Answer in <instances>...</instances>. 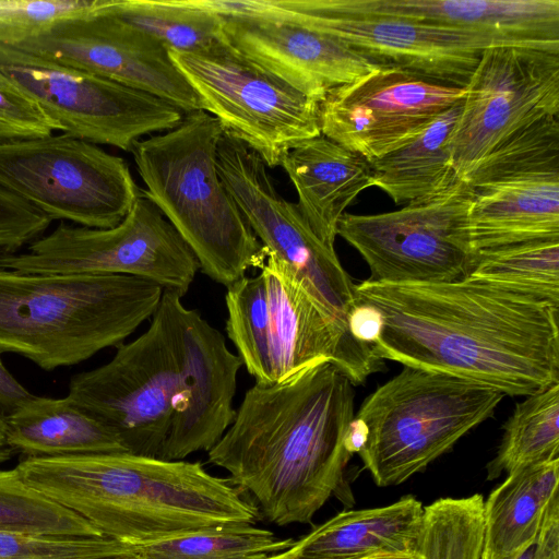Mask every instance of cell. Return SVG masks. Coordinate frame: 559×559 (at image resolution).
I'll use <instances>...</instances> for the list:
<instances>
[{
	"label": "cell",
	"instance_id": "obj_41",
	"mask_svg": "<svg viewBox=\"0 0 559 559\" xmlns=\"http://www.w3.org/2000/svg\"><path fill=\"white\" fill-rule=\"evenodd\" d=\"M14 452L7 441V425L3 416L0 415V464L12 459Z\"/></svg>",
	"mask_w": 559,
	"mask_h": 559
},
{
	"label": "cell",
	"instance_id": "obj_5",
	"mask_svg": "<svg viewBox=\"0 0 559 559\" xmlns=\"http://www.w3.org/2000/svg\"><path fill=\"white\" fill-rule=\"evenodd\" d=\"M224 132L215 117L194 110L175 128L140 140L131 153L142 194L178 231L202 273L228 287L260 267L265 251L221 179Z\"/></svg>",
	"mask_w": 559,
	"mask_h": 559
},
{
	"label": "cell",
	"instance_id": "obj_11",
	"mask_svg": "<svg viewBox=\"0 0 559 559\" xmlns=\"http://www.w3.org/2000/svg\"><path fill=\"white\" fill-rule=\"evenodd\" d=\"M471 188L456 177L443 189L401 210L357 215L345 212L337 235L370 269L369 281L388 284L466 280L474 266L468 233Z\"/></svg>",
	"mask_w": 559,
	"mask_h": 559
},
{
	"label": "cell",
	"instance_id": "obj_6",
	"mask_svg": "<svg viewBox=\"0 0 559 559\" xmlns=\"http://www.w3.org/2000/svg\"><path fill=\"white\" fill-rule=\"evenodd\" d=\"M503 394L447 373L404 366L361 404L358 454L376 485L404 483L489 418Z\"/></svg>",
	"mask_w": 559,
	"mask_h": 559
},
{
	"label": "cell",
	"instance_id": "obj_26",
	"mask_svg": "<svg viewBox=\"0 0 559 559\" xmlns=\"http://www.w3.org/2000/svg\"><path fill=\"white\" fill-rule=\"evenodd\" d=\"M460 109L461 104L451 107L413 141L370 160L373 187L383 190L395 205L404 206L451 183L456 175L452 166L450 135Z\"/></svg>",
	"mask_w": 559,
	"mask_h": 559
},
{
	"label": "cell",
	"instance_id": "obj_36",
	"mask_svg": "<svg viewBox=\"0 0 559 559\" xmlns=\"http://www.w3.org/2000/svg\"><path fill=\"white\" fill-rule=\"evenodd\" d=\"M57 130L37 104L0 73V143L47 136Z\"/></svg>",
	"mask_w": 559,
	"mask_h": 559
},
{
	"label": "cell",
	"instance_id": "obj_40",
	"mask_svg": "<svg viewBox=\"0 0 559 559\" xmlns=\"http://www.w3.org/2000/svg\"><path fill=\"white\" fill-rule=\"evenodd\" d=\"M348 324L350 333L357 340L373 345L380 333L381 318L372 307L358 304L357 308L349 316Z\"/></svg>",
	"mask_w": 559,
	"mask_h": 559
},
{
	"label": "cell",
	"instance_id": "obj_21",
	"mask_svg": "<svg viewBox=\"0 0 559 559\" xmlns=\"http://www.w3.org/2000/svg\"><path fill=\"white\" fill-rule=\"evenodd\" d=\"M350 10L475 32L497 45L559 52V0H340Z\"/></svg>",
	"mask_w": 559,
	"mask_h": 559
},
{
	"label": "cell",
	"instance_id": "obj_3",
	"mask_svg": "<svg viewBox=\"0 0 559 559\" xmlns=\"http://www.w3.org/2000/svg\"><path fill=\"white\" fill-rule=\"evenodd\" d=\"M22 479L102 535L145 545L229 524H255L258 506L200 462L128 452L24 457Z\"/></svg>",
	"mask_w": 559,
	"mask_h": 559
},
{
	"label": "cell",
	"instance_id": "obj_35",
	"mask_svg": "<svg viewBox=\"0 0 559 559\" xmlns=\"http://www.w3.org/2000/svg\"><path fill=\"white\" fill-rule=\"evenodd\" d=\"M104 0H0V44L17 46L51 25L88 15Z\"/></svg>",
	"mask_w": 559,
	"mask_h": 559
},
{
	"label": "cell",
	"instance_id": "obj_1",
	"mask_svg": "<svg viewBox=\"0 0 559 559\" xmlns=\"http://www.w3.org/2000/svg\"><path fill=\"white\" fill-rule=\"evenodd\" d=\"M355 290L358 304L380 314L373 345L382 360L512 396L559 382V308L469 278L415 284L366 280Z\"/></svg>",
	"mask_w": 559,
	"mask_h": 559
},
{
	"label": "cell",
	"instance_id": "obj_20",
	"mask_svg": "<svg viewBox=\"0 0 559 559\" xmlns=\"http://www.w3.org/2000/svg\"><path fill=\"white\" fill-rule=\"evenodd\" d=\"M223 32L243 56L318 102L380 67L331 36L292 23L223 17Z\"/></svg>",
	"mask_w": 559,
	"mask_h": 559
},
{
	"label": "cell",
	"instance_id": "obj_44",
	"mask_svg": "<svg viewBox=\"0 0 559 559\" xmlns=\"http://www.w3.org/2000/svg\"><path fill=\"white\" fill-rule=\"evenodd\" d=\"M121 559H143V558H141V557H139V556H138V557H132V558H121Z\"/></svg>",
	"mask_w": 559,
	"mask_h": 559
},
{
	"label": "cell",
	"instance_id": "obj_18",
	"mask_svg": "<svg viewBox=\"0 0 559 559\" xmlns=\"http://www.w3.org/2000/svg\"><path fill=\"white\" fill-rule=\"evenodd\" d=\"M14 47L146 92L185 114L202 110L198 95L163 45L98 10L60 21Z\"/></svg>",
	"mask_w": 559,
	"mask_h": 559
},
{
	"label": "cell",
	"instance_id": "obj_16",
	"mask_svg": "<svg viewBox=\"0 0 559 559\" xmlns=\"http://www.w3.org/2000/svg\"><path fill=\"white\" fill-rule=\"evenodd\" d=\"M221 179L266 253L290 266L318 302L347 331L357 308L354 282L335 248L312 231L296 203L284 199L263 159L224 132L217 150Z\"/></svg>",
	"mask_w": 559,
	"mask_h": 559
},
{
	"label": "cell",
	"instance_id": "obj_37",
	"mask_svg": "<svg viewBox=\"0 0 559 559\" xmlns=\"http://www.w3.org/2000/svg\"><path fill=\"white\" fill-rule=\"evenodd\" d=\"M51 219L0 187V254L15 253L41 237Z\"/></svg>",
	"mask_w": 559,
	"mask_h": 559
},
{
	"label": "cell",
	"instance_id": "obj_38",
	"mask_svg": "<svg viewBox=\"0 0 559 559\" xmlns=\"http://www.w3.org/2000/svg\"><path fill=\"white\" fill-rule=\"evenodd\" d=\"M513 559H559V497L550 502L536 539Z\"/></svg>",
	"mask_w": 559,
	"mask_h": 559
},
{
	"label": "cell",
	"instance_id": "obj_10",
	"mask_svg": "<svg viewBox=\"0 0 559 559\" xmlns=\"http://www.w3.org/2000/svg\"><path fill=\"white\" fill-rule=\"evenodd\" d=\"M0 267L27 274L131 275L181 297L200 270L178 231L143 194L118 225L90 228L61 222L24 252L0 254Z\"/></svg>",
	"mask_w": 559,
	"mask_h": 559
},
{
	"label": "cell",
	"instance_id": "obj_42",
	"mask_svg": "<svg viewBox=\"0 0 559 559\" xmlns=\"http://www.w3.org/2000/svg\"><path fill=\"white\" fill-rule=\"evenodd\" d=\"M364 559H421L418 554H381Z\"/></svg>",
	"mask_w": 559,
	"mask_h": 559
},
{
	"label": "cell",
	"instance_id": "obj_13",
	"mask_svg": "<svg viewBox=\"0 0 559 559\" xmlns=\"http://www.w3.org/2000/svg\"><path fill=\"white\" fill-rule=\"evenodd\" d=\"M0 73L59 131L96 145L131 153L143 136L170 130L185 116L146 92L1 44Z\"/></svg>",
	"mask_w": 559,
	"mask_h": 559
},
{
	"label": "cell",
	"instance_id": "obj_32",
	"mask_svg": "<svg viewBox=\"0 0 559 559\" xmlns=\"http://www.w3.org/2000/svg\"><path fill=\"white\" fill-rule=\"evenodd\" d=\"M484 497L440 498L424 508L421 559H481Z\"/></svg>",
	"mask_w": 559,
	"mask_h": 559
},
{
	"label": "cell",
	"instance_id": "obj_25",
	"mask_svg": "<svg viewBox=\"0 0 559 559\" xmlns=\"http://www.w3.org/2000/svg\"><path fill=\"white\" fill-rule=\"evenodd\" d=\"M558 485L559 459L508 474L484 501L481 559H513L528 547L559 496Z\"/></svg>",
	"mask_w": 559,
	"mask_h": 559
},
{
	"label": "cell",
	"instance_id": "obj_27",
	"mask_svg": "<svg viewBox=\"0 0 559 559\" xmlns=\"http://www.w3.org/2000/svg\"><path fill=\"white\" fill-rule=\"evenodd\" d=\"M98 11L144 32L168 51H201L225 40L223 17L193 0H104Z\"/></svg>",
	"mask_w": 559,
	"mask_h": 559
},
{
	"label": "cell",
	"instance_id": "obj_43",
	"mask_svg": "<svg viewBox=\"0 0 559 559\" xmlns=\"http://www.w3.org/2000/svg\"><path fill=\"white\" fill-rule=\"evenodd\" d=\"M267 559H295L293 558L292 556H289L286 550L285 551H282V552H278V554H275L271 557H269Z\"/></svg>",
	"mask_w": 559,
	"mask_h": 559
},
{
	"label": "cell",
	"instance_id": "obj_7",
	"mask_svg": "<svg viewBox=\"0 0 559 559\" xmlns=\"http://www.w3.org/2000/svg\"><path fill=\"white\" fill-rule=\"evenodd\" d=\"M181 296L164 290L147 330L105 365L71 377L68 397L114 429L128 453L159 457L189 395Z\"/></svg>",
	"mask_w": 559,
	"mask_h": 559
},
{
	"label": "cell",
	"instance_id": "obj_15",
	"mask_svg": "<svg viewBox=\"0 0 559 559\" xmlns=\"http://www.w3.org/2000/svg\"><path fill=\"white\" fill-rule=\"evenodd\" d=\"M464 90L450 135L453 170L462 180L518 131L559 116V52L487 47Z\"/></svg>",
	"mask_w": 559,
	"mask_h": 559
},
{
	"label": "cell",
	"instance_id": "obj_4",
	"mask_svg": "<svg viewBox=\"0 0 559 559\" xmlns=\"http://www.w3.org/2000/svg\"><path fill=\"white\" fill-rule=\"evenodd\" d=\"M164 289L121 274H27L0 267V354L51 371L119 346L156 312Z\"/></svg>",
	"mask_w": 559,
	"mask_h": 559
},
{
	"label": "cell",
	"instance_id": "obj_29",
	"mask_svg": "<svg viewBox=\"0 0 559 559\" xmlns=\"http://www.w3.org/2000/svg\"><path fill=\"white\" fill-rule=\"evenodd\" d=\"M467 278L559 308V239L534 240L477 251Z\"/></svg>",
	"mask_w": 559,
	"mask_h": 559
},
{
	"label": "cell",
	"instance_id": "obj_30",
	"mask_svg": "<svg viewBox=\"0 0 559 559\" xmlns=\"http://www.w3.org/2000/svg\"><path fill=\"white\" fill-rule=\"evenodd\" d=\"M254 524H229L145 545H135L143 559H267L294 545Z\"/></svg>",
	"mask_w": 559,
	"mask_h": 559
},
{
	"label": "cell",
	"instance_id": "obj_39",
	"mask_svg": "<svg viewBox=\"0 0 559 559\" xmlns=\"http://www.w3.org/2000/svg\"><path fill=\"white\" fill-rule=\"evenodd\" d=\"M32 395L9 371L0 358V415L9 416Z\"/></svg>",
	"mask_w": 559,
	"mask_h": 559
},
{
	"label": "cell",
	"instance_id": "obj_14",
	"mask_svg": "<svg viewBox=\"0 0 559 559\" xmlns=\"http://www.w3.org/2000/svg\"><path fill=\"white\" fill-rule=\"evenodd\" d=\"M270 21L296 24L331 36L380 67H395L464 88L481 51L499 46L469 31L360 12L340 0H269Z\"/></svg>",
	"mask_w": 559,
	"mask_h": 559
},
{
	"label": "cell",
	"instance_id": "obj_34",
	"mask_svg": "<svg viewBox=\"0 0 559 559\" xmlns=\"http://www.w3.org/2000/svg\"><path fill=\"white\" fill-rule=\"evenodd\" d=\"M138 557L135 545L106 536L0 532V559H121Z\"/></svg>",
	"mask_w": 559,
	"mask_h": 559
},
{
	"label": "cell",
	"instance_id": "obj_12",
	"mask_svg": "<svg viewBox=\"0 0 559 559\" xmlns=\"http://www.w3.org/2000/svg\"><path fill=\"white\" fill-rule=\"evenodd\" d=\"M475 252L559 239V127L538 120L496 147L465 179Z\"/></svg>",
	"mask_w": 559,
	"mask_h": 559
},
{
	"label": "cell",
	"instance_id": "obj_24",
	"mask_svg": "<svg viewBox=\"0 0 559 559\" xmlns=\"http://www.w3.org/2000/svg\"><path fill=\"white\" fill-rule=\"evenodd\" d=\"M4 419L9 447L24 457L127 452L114 429L68 396L32 395Z\"/></svg>",
	"mask_w": 559,
	"mask_h": 559
},
{
	"label": "cell",
	"instance_id": "obj_8",
	"mask_svg": "<svg viewBox=\"0 0 559 559\" xmlns=\"http://www.w3.org/2000/svg\"><path fill=\"white\" fill-rule=\"evenodd\" d=\"M202 110L273 168L299 143L321 134L319 102L223 40L194 52L169 50Z\"/></svg>",
	"mask_w": 559,
	"mask_h": 559
},
{
	"label": "cell",
	"instance_id": "obj_28",
	"mask_svg": "<svg viewBox=\"0 0 559 559\" xmlns=\"http://www.w3.org/2000/svg\"><path fill=\"white\" fill-rule=\"evenodd\" d=\"M487 479L559 459V382L526 395L503 425Z\"/></svg>",
	"mask_w": 559,
	"mask_h": 559
},
{
	"label": "cell",
	"instance_id": "obj_17",
	"mask_svg": "<svg viewBox=\"0 0 559 559\" xmlns=\"http://www.w3.org/2000/svg\"><path fill=\"white\" fill-rule=\"evenodd\" d=\"M464 95V88L379 67L324 95L319 102L321 134L374 160L413 141Z\"/></svg>",
	"mask_w": 559,
	"mask_h": 559
},
{
	"label": "cell",
	"instance_id": "obj_33",
	"mask_svg": "<svg viewBox=\"0 0 559 559\" xmlns=\"http://www.w3.org/2000/svg\"><path fill=\"white\" fill-rule=\"evenodd\" d=\"M0 532L104 536L84 518L27 485L15 467L0 469Z\"/></svg>",
	"mask_w": 559,
	"mask_h": 559
},
{
	"label": "cell",
	"instance_id": "obj_31",
	"mask_svg": "<svg viewBox=\"0 0 559 559\" xmlns=\"http://www.w3.org/2000/svg\"><path fill=\"white\" fill-rule=\"evenodd\" d=\"M226 333L242 366L259 384L275 383L267 329V293L263 275H245L227 287Z\"/></svg>",
	"mask_w": 559,
	"mask_h": 559
},
{
	"label": "cell",
	"instance_id": "obj_2",
	"mask_svg": "<svg viewBox=\"0 0 559 559\" xmlns=\"http://www.w3.org/2000/svg\"><path fill=\"white\" fill-rule=\"evenodd\" d=\"M353 386L329 361L272 384L255 383L209 461L226 469L270 522L311 524L342 489L354 454Z\"/></svg>",
	"mask_w": 559,
	"mask_h": 559
},
{
	"label": "cell",
	"instance_id": "obj_19",
	"mask_svg": "<svg viewBox=\"0 0 559 559\" xmlns=\"http://www.w3.org/2000/svg\"><path fill=\"white\" fill-rule=\"evenodd\" d=\"M189 395L173 419L160 459L180 461L210 451L233 424L237 374L242 361L223 334L193 309L179 308Z\"/></svg>",
	"mask_w": 559,
	"mask_h": 559
},
{
	"label": "cell",
	"instance_id": "obj_23",
	"mask_svg": "<svg viewBox=\"0 0 559 559\" xmlns=\"http://www.w3.org/2000/svg\"><path fill=\"white\" fill-rule=\"evenodd\" d=\"M423 503L413 496L383 507L343 511L314 527L286 552L295 559H364L417 554Z\"/></svg>",
	"mask_w": 559,
	"mask_h": 559
},
{
	"label": "cell",
	"instance_id": "obj_9",
	"mask_svg": "<svg viewBox=\"0 0 559 559\" xmlns=\"http://www.w3.org/2000/svg\"><path fill=\"white\" fill-rule=\"evenodd\" d=\"M0 187L90 228L118 225L142 194L122 157L67 133L0 143Z\"/></svg>",
	"mask_w": 559,
	"mask_h": 559
},
{
	"label": "cell",
	"instance_id": "obj_22",
	"mask_svg": "<svg viewBox=\"0 0 559 559\" xmlns=\"http://www.w3.org/2000/svg\"><path fill=\"white\" fill-rule=\"evenodd\" d=\"M281 166L295 187L296 203L314 235L334 248L345 210L373 187L370 163L323 134L293 147Z\"/></svg>",
	"mask_w": 559,
	"mask_h": 559
}]
</instances>
